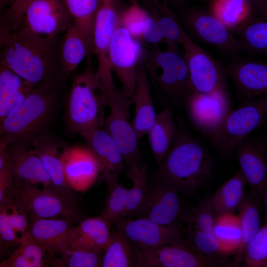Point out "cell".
<instances>
[{"label": "cell", "mask_w": 267, "mask_h": 267, "mask_svg": "<svg viewBox=\"0 0 267 267\" xmlns=\"http://www.w3.org/2000/svg\"><path fill=\"white\" fill-rule=\"evenodd\" d=\"M227 265L226 259L201 254L186 243L161 245L146 255L137 258L136 267H219Z\"/></svg>", "instance_id": "d6986e66"}, {"label": "cell", "mask_w": 267, "mask_h": 267, "mask_svg": "<svg viewBox=\"0 0 267 267\" xmlns=\"http://www.w3.org/2000/svg\"><path fill=\"white\" fill-rule=\"evenodd\" d=\"M71 19L62 0H34L27 7L20 27L42 38H56L65 32Z\"/></svg>", "instance_id": "e0dca14e"}, {"label": "cell", "mask_w": 267, "mask_h": 267, "mask_svg": "<svg viewBox=\"0 0 267 267\" xmlns=\"http://www.w3.org/2000/svg\"><path fill=\"white\" fill-rule=\"evenodd\" d=\"M14 0H0V12L4 13Z\"/></svg>", "instance_id": "f5cc1de1"}, {"label": "cell", "mask_w": 267, "mask_h": 267, "mask_svg": "<svg viewBox=\"0 0 267 267\" xmlns=\"http://www.w3.org/2000/svg\"><path fill=\"white\" fill-rule=\"evenodd\" d=\"M132 4H137V0H129Z\"/></svg>", "instance_id": "11a10c76"}, {"label": "cell", "mask_w": 267, "mask_h": 267, "mask_svg": "<svg viewBox=\"0 0 267 267\" xmlns=\"http://www.w3.org/2000/svg\"><path fill=\"white\" fill-rule=\"evenodd\" d=\"M243 267H267V224L261 227L247 244Z\"/></svg>", "instance_id": "60d3db41"}, {"label": "cell", "mask_w": 267, "mask_h": 267, "mask_svg": "<svg viewBox=\"0 0 267 267\" xmlns=\"http://www.w3.org/2000/svg\"><path fill=\"white\" fill-rule=\"evenodd\" d=\"M133 243L138 257L165 244L186 243L180 227L158 224L143 218H121L113 222Z\"/></svg>", "instance_id": "4fadbf2b"}, {"label": "cell", "mask_w": 267, "mask_h": 267, "mask_svg": "<svg viewBox=\"0 0 267 267\" xmlns=\"http://www.w3.org/2000/svg\"><path fill=\"white\" fill-rule=\"evenodd\" d=\"M241 0L243 2H246V3H248L249 2H251V1H252L253 0Z\"/></svg>", "instance_id": "9f6ffc18"}, {"label": "cell", "mask_w": 267, "mask_h": 267, "mask_svg": "<svg viewBox=\"0 0 267 267\" xmlns=\"http://www.w3.org/2000/svg\"><path fill=\"white\" fill-rule=\"evenodd\" d=\"M144 66L159 88L182 104L195 90L183 55L177 49H152L145 53Z\"/></svg>", "instance_id": "8992f818"}, {"label": "cell", "mask_w": 267, "mask_h": 267, "mask_svg": "<svg viewBox=\"0 0 267 267\" xmlns=\"http://www.w3.org/2000/svg\"><path fill=\"white\" fill-rule=\"evenodd\" d=\"M123 11L118 0H99L92 32L93 52L97 60V73L104 87L106 94L115 89L108 58L111 41Z\"/></svg>", "instance_id": "7c38bea8"}, {"label": "cell", "mask_w": 267, "mask_h": 267, "mask_svg": "<svg viewBox=\"0 0 267 267\" xmlns=\"http://www.w3.org/2000/svg\"><path fill=\"white\" fill-rule=\"evenodd\" d=\"M107 106L110 113L104 122V130L114 140L122 155L127 170L143 166L138 145L139 140L128 118L133 100L122 90L116 88L108 96Z\"/></svg>", "instance_id": "52a82bcc"}, {"label": "cell", "mask_w": 267, "mask_h": 267, "mask_svg": "<svg viewBox=\"0 0 267 267\" xmlns=\"http://www.w3.org/2000/svg\"><path fill=\"white\" fill-rule=\"evenodd\" d=\"M261 202L258 197L251 191L248 194L245 193L238 207V216L241 224L242 240L235 254L233 261L228 266L230 267L240 266L244 258L247 244L261 227L259 213Z\"/></svg>", "instance_id": "f546056e"}, {"label": "cell", "mask_w": 267, "mask_h": 267, "mask_svg": "<svg viewBox=\"0 0 267 267\" xmlns=\"http://www.w3.org/2000/svg\"><path fill=\"white\" fill-rule=\"evenodd\" d=\"M47 253L44 247L25 235L17 249L0 262V267H45Z\"/></svg>", "instance_id": "d590c367"}, {"label": "cell", "mask_w": 267, "mask_h": 267, "mask_svg": "<svg viewBox=\"0 0 267 267\" xmlns=\"http://www.w3.org/2000/svg\"><path fill=\"white\" fill-rule=\"evenodd\" d=\"M33 0H14L4 12V17L12 32L20 28L25 11Z\"/></svg>", "instance_id": "7dc6e473"}, {"label": "cell", "mask_w": 267, "mask_h": 267, "mask_svg": "<svg viewBox=\"0 0 267 267\" xmlns=\"http://www.w3.org/2000/svg\"><path fill=\"white\" fill-rule=\"evenodd\" d=\"M161 14L154 16L163 39L168 44V49H177L180 44L181 31L180 26L175 15L166 8L162 9Z\"/></svg>", "instance_id": "7bdbcfd3"}, {"label": "cell", "mask_w": 267, "mask_h": 267, "mask_svg": "<svg viewBox=\"0 0 267 267\" xmlns=\"http://www.w3.org/2000/svg\"><path fill=\"white\" fill-rule=\"evenodd\" d=\"M63 86L45 84L32 89L0 123V139L7 147L31 149L53 134Z\"/></svg>", "instance_id": "7a4b0ae2"}, {"label": "cell", "mask_w": 267, "mask_h": 267, "mask_svg": "<svg viewBox=\"0 0 267 267\" xmlns=\"http://www.w3.org/2000/svg\"><path fill=\"white\" fill-rule=\"evenodd\" d=\"M178 131L172 111L167 105L157 114L148 131L149 142L154 159L158 166L173 145Z\"/></svg>", "instance_id": "83f0119b"}, {"label": "cell", "mask_w": 267, "mask_h": 267, "mask_svg": "<svg viewBox=\"0 0 267 267\" xmlns=\"http://www.w3.org/2000/svg\"><path fill=\"white\" fill-rule=\"evenodd\" d=\"M59 43V37L42 38L20 27L0 50V62L33 88L63 86L68 75L60 60Z\"/></svg>", "instance_id": "6da1fadb"}, {"label": "cell", "mask_w": 267, "mask_h": 267, "mask_svg": "<svg viewBox=\"0 0 267 267\" xmlns=\"http://www.w3.org/2000/svg\"><path fill=\"white\" fill-rule=\"evenodd\" d=\"M76 222L68 219H38L31 221L26 235L53 256L60 254L65 240Z\"/></svg>", "instance_id": "d4e9b609"}, {"label": "cell", "mask_w": 267, "mask_h": 267, "mask_svg": "<svg viewBox=\"0 0 267 267\" xmlns=\"http://www.w3.org/2000/svg\"><path fill=\"white\" fill-rule=\"evenodd\" d=\"M246 183V178L239 169L210 195L211 206L216 217L233 213L238 209L245 194L244 187Z\"/></svg>", "instance_id": "1f68e13d"}, {"label": "cell", "mask_w": 267, "mask_h": 267, "mask_svg": "<svg viewBox=\"0 0 267 267\" xmlns=\"http://www.w3.org/2000/svg\"><path fill=\"white\" fill-rule=\"evenodd\" d=\"M141 39L148 44H155L163 40L157 20L154 16L148 14L146 17Z\"/></svg>", "instance_id": "c3c4849f"}, {"label": "cell", "mask_w": 267, "mask_h": 267, "mask_svg": "<svg viewBox=\"0 0 267 267\" xmlns=\"http://www.w3.org/2000/svg\"><path fill=\"white\" fill-rule=\"evenodd\" d=\"M180 44L183 47V56L195 89L202 93H219L231 96L224 65L198 45L182 28Z\"/></svg>", "instance_id": "ba28073f"}, {"label": "cell", "mask_w": 267, "mask_h": 267, "mask_svg": "<svg viewBox=\"0 0 267 267\" xmlns=\"http://www.w3.org/2000/svg\"><path fill=\"white\" fill-rule=\"evenodd\" d=\"M73 21L84 33L92 47V32L99 0H62Z\"/></svg>", "instance_id": "8d00e7d4"}, {"label": "cell", "mask_w": 267, "mask_h": 267, "mask_svg": "<svg viewBox=\"0 0 267 267\" xmlns=\"http://www.w3.org/2000/svg\"><path fill=\"white\" fill-rule=\"evenodd\" d=\"M213 232L219 248L225 257L235 254L242 240L239 219L233 213L216 217Z\"/></svg>", "instance_id": "e575fe53"}, {"label": "cell", "mask_w": 267, "mask_h": 267, "mask_svg": "<svg viewBox=\"0 0 267 267\" xmlns=\"http://www.w3.org/2000/svg\"><path fill=\"white\" fill-rule=\"evenodd\" d=\"M33 88L0 62V123Z\"/></svg>", "instance_id": "4dcf8cb0"}, {"label": "cell", "mask_w": 267, "mask_h": 267, "mask_svg": "<svg viewBox=\"0 0 267 267\" xmlns=\"http://www.w3.org/2000/svg\"><path fill=\"white\" fill-rule=\"evenodd\" d=\"M233 154L251 191L267 206V134L247 136L236 146Z\"/></svg>", "instance_id": "9a60e30c"}, {"label": "cell", "mask_w": 267, "mask_h": 267, "mask_svg": "<svg viewBox=\"0 0 267 267\" xmlns=\"http://www.w3.org/2000/svg\"><path fill=\"white\" fill-rule=\"evenodd\" d=\"M67 145L53 134L39 142L32 149L41 159L55 190L65 197L77 202L76 191L70 187L64 174L62 156Z\"/></svg>", "instance_id": "7402d4cb"}, {"label": "cell", "mask_w": 267, "mask_h": 267, "mask_svg": "<svg viewBox=\"0 0 267 267\" xmlns=\"http://www.w3.org/2000/svg\"><path fill=\"white\" fill-rule=\"evenodd\" d=\"M0 239L9 248L18 245L22 239L15 231L8 206L0 209Z\"/></svg>", "instance_id": "bcb514c9"}, {"label": "cell", "mask_w": 267, "mask_h": 267, "mask_svg": "<svg viewBox=\"0 0 267 267\" xmlns=\"http://www.w3.org/2000/svg\"><path fill=\"white\" fill-rule=\"evenodd\" d=\"M228 60L224 67L237 98L243 100L267 95V62L241 54Z\"/></svg>", "instance_id": "ffe728a7"}, {"label": "cell", "mask_w": 267, "mask_h": 267, "mask_svg": "<svg viewBox=\"0 0 267 267\" xmlns=\"http://www.w3.org/2000/svg\"><path fill=\"white\" fill-rule=\"evenodd\" d=\"M174 0V1H180V0Z\"/></svg>", "instance_id": "6f0895ef"}, {"label": "cell", "mask_w": 267, "mask_h": 267, "mask_svg": "<svg viewBox=\"0 0 267 267\" xmlns=\"http://www.w3.org/2000/svg\"><path fill=\"white\" fill-rule=\"evenodd\" d=\"M213 167L206 146L181 125L173 145L153 174L188 197L210 180Z\"/></svg>", "instance_id": "3957f363"}, {"label": "cell", "mask_w": 267, "mask_h": 267, "mask_svg": "<svg viewBox=\"0 0 267 267\" xmlns=\"http://www.w3.org/2000/svg\"><path fill=\"white\" fill-rule=\"evenodd\" d=\"M107 185L105 206L100 216L109 223L123 217L129 189L122 185L119 178L105 180Z\"/></svg>", "instance_id": "ab89813d"}, {"label": "cell", "mask_w": 267, "mask_h": 267, "mask_svg": "<svg viewBox=\"0 0 267 267\" xmlns=\"http://www.w3.org/2000/svg\"><path fill=\"white\" fill-rule=\"evenodd\" d=\"M109 224L100 216L82 219L70 230L62 251L71 249L104 251L109 240Z\"/></svg>", "instance_id": "cb8c5ba5"}, {"label": "cell", "mask_w": 267, "mask_h": 267, "mask_svg": "<svg viewBox=\"0 0 267 267\" xmlns=\"http://www.w3.org/2000/svg\"><path fill=\"white\" fill-rule=\"evenodd\" d=\"M7 153L15 182L41 184L42 187L55 191L41 159L32 148L7 147Z\"/></svg>", "instance_id": "603a6c76"}, {"label": "cell", "mask_w": 267, "mask_h": 267, "mask_svg": "<svg viewBox=\"0 0 267 267\" xmlns=\"http://www.w3.org/2000/svg\"><path fill=\"white\" fill-rule=\"evenodd\" d=\"M62 158L66 181L75 191L89 189L101 174L99 163L88 146L68 145Z\"/></svg>", "instance_id": "44dd1931"}, {"label": "cell", "mask_w": 267, "mask_h": 267, "mask_svg": "<svg viewBox=\"0 0 267 267\" xmlns=\"http://www.w3.org/2000/svg\"><path fill=\"white\" fill-rule=\"evenodd\" d=\"M104 251L64 249L60 254L62 265L68 267H102Z\"/></svg>", "instance_id": "b9f144b4"}, {"label": "cell", "mask_w": 267, "mask_h": 267, "mask_svg": "<svg viewBox=\"0 0 267 267\" xmlns=\"http://www.w3.org/2000/svg\"><path fill=\"white\" fill-rule=\"evenodd\" d=\"M135 267V251L130 240L116 227L110 231L104 250L102 267Z\"/></svg>", "instance_id": "836d02e7"}, {"label": "cell", "mask_w": 267, "mask_h": 267, "mask_svg": "<svg viewBox=\"0 0 267 267\" xmlns=\"http://www.w3.org/2000/svg\"><path fill=\"white\" fill-rule=\"evenodd\" d=\"M241 101L209 139L225 156H232L237 144L261 126L267 115V95Z\"/></svg>", "instance_id": "5b68a950"}, {"label": "cell", "mask_w": 267, "mask_h": 267, "mask_svg": "<svg viewBox=\"0 0 267 267\" xmlns=\"http://www.w3.org/2000/svg\"><path fill=\"white\" fill-rule=\"evenodd\" d=\"M210 195L206 196L190 212H185L182 222L187 226L184 240L189 246L201 254L212 258L225 259L214 234L216 216L211 206Z\"/></svg>", "instance_id": "ac0fdd59"}, {"label": "cell", "mask_w": 267, "mask_h": 267, "mask_svg": "<svg viewBox=\"0 0 267 267\" xmlns=\"http://www.w3.org/2000/svg\"><path fill=\"white\" fill-rule=\"evenodd\" d=\"M145 55L139 40L133 36L120 20L110 44L109 63L111 72L122 85V90L130 98L134 95L137 68Z\"/></svg>", "instance_id": "8fae6325"}, {"label": "cell", "mask_w": 267, "mask_h": 267, "mask_svg": "<svg viewBox=\"0 0 267 267\" xmlns=\"http://www.w3.org/2000/svg\"><path fill=\"white\" fill-rule=\"evenodd\" d=\"M127 175L133 186L129 189L128 200L123 218H137L146 195L148 176L147 164L127 170Z\"/></svg>", "instance_id": "74e56055"}, {"label": "cell", "mask_w": 267, "mask_h": 267, "mask_svg": "<svg viewBox=\"0 0 267 267\" xmlns=\"http://www.w3.org/2000/svg\"><path fill=\"white\" fill-rule=\"evenodd\" d=\"M15 183V199L27 214L30 222L38 219H68L76 222L82 220L77 202L49 188Z\"/></svg>", "instance_id": "30bf717a"}, {"label": "cell", "mask_w": 267, "mask_h": 267, "mask_svg": "<svg viewBox=\"0 0 267 267\" xmlns=\"http://www.w3.org/2000/svg\"><path fill=\"white\" fill-rule=\"evenodd\" d=\"M231 32L239 41L243 52L267 56V21L253 17Z\"/></svg>", "instance_id": "d6a6232c"}, {"label": "cell", "mask_w": 267, "mask_h": 267, "mask_svg": "<svg viewBox=\"0 0 267 267\" xmlns=\"http://www.w3.org/2000/svg\"><path fill=\"white\" fill-rule=\"evenodd\" d=\"M148 13L138 4H132L122 13L120 22L136 39H141L145 19Z\"/></svg>", "instance_id": "ee69618b"}, {"label": "cell", "mask_w": 267, "mask_h": 267, "mask_svg": "<svg viewBox=\"0 0 267 267\" xmlns=\"http://www.w3.org/2000/svg\"><path fill=\"white\" fill-rule=\"evenodd\" d=\"M9 248L0 239V262L5 258Z\"/></svg>", "instance_id": "db71d44e"}, {"label": "cell", "mask_w": 267, "mask_h": 267, "mask_svg": "<svg viewBox=\"0 0 267 267\" xmlns=\"http://www.w3.org/2000/svg\"><path fill=\"white\" fill-rule=\"evenodd\" d=\"M16 185L8 164L0 171V209L10 205L15 198Z\"/></svg>", "instance_id": "f6af8a7d"}, {"label": "cell", "mask_w": 267, "mask_h": 267, "mask_svg": "<svg viewBox=\"0 0 267 267\" xmlns=\"http://www.w3.org/2000/svg\"><path fill=\"white\" fill-rule=\"evenodd\" d=\"M90 65L74 78L65 114L67 131L85 139L93 131L103 128L107 106L103 84Z\"/></svg>", "instance_id": "277c9868"}, {"label": "cell", "mask_w": 267, "mask_h": 267, "mask_svg": "<svg viewBox=\"0 0 267 267\" xmlns=\"http://www.w3.org/2000/svg\"><path fill=\"white\" fill-rule=\"evenodd\" d=\"M259 18L267 21V0H253Z\"/></svg>", "instance_id": "f907efd6"}, {"label": "cell", "mask_w": 267, "mask_h": 267, "mask_svg": "<svg viewBox=\"0 0 267 267\" xmlns=\"http://www.w3.org/2000/svg\"><path fill=\"white\" fill-rule=\"evenodd\" d=\"M184 213L179 193L171 184L153 174L150 180L148 178L146 195L137 217L180 227L179 221L182 222Z\"/></svg>", "instance_id": "5bb4252c"}, {"label": "cell", "mask_w": 267, "mask_h": 267, "mask_svg": "<svg viewBox=\"0 0 267 267\" xmlns=\"http://www.w3.org/2000/svg\"><path fill=\"white\" fill-rule=\"evenodd\" d=\"M7 148V146L0 139V171L8 163Z\"/></svg>", "instance_id": "816d5d0a"}, {"label": "cell", "mask_w": 267, "mask_h": 267, "mask_svg": "<svg viewBox=\"0 0 267 267\" xmlns=\"http://www.w3.org/2000/svg\"><path fill=\"white\" fill-rule=\"evenodd\" d=\"M88 147L96 158L104 179L119 177L126 168L117 145L104 128L97 129L86 139Z\"/></svg>", "instance_id": "4316f807"}, {"label": "cell", "mask_w": 267, "mask_h": 267, "mask_svg": "<svg viewBox=\"0 0 267 267\" xmlns=\"http://www.w3.org/2000/svg\"><path fill=\"white\" fill-rule=\"evenodd\" d=\"M182 104L192 125L208 139L232 109L230 96L196 90L188 96Z\"/></svg>", "instance_id": "2e32d148"}, {"label": "cell", "mask_w": 267, "mask_h": 267, "mask_svg": "<svg viewBox=\"0 0 267 267\" xmlns=\"http://www.w3.org/2000/svg\"><path fill=\"white\" fill-rule=\"evenodd\" d=\"M59 43V55L66 73L75 71L83 60L92 52V47L87 38L72 21L63 33Z\"/></svg>", "instance_id": "f1b7e54d"}, {"label": "cell", "mask_w": 267, "mask_h": 267, "mask_svg": "<svg viewBox=\"0 0 267 267\" xmlns=\"http://www.w3.org/2000/svg\"><path fill=\"white\" fill-rule=\"evenodd\" d=\"M3 14L0 12V50L6 44L12 32Z\"/></svg>", "instance_id": "681fc988"}, {"label": "cell", "mask_w": 267, "mask_h": 267, "mask_svg": "<svg viewBox=\"0 0 267 267\" xmlns=\"http://www.w3.org/2000/svg\"><path fill=\"white\" fill-rule=\"evenodd\" d=\"M212 12L231 31L253 17L247 3L239 0H215Z\"/></svg>", "instance_id": "f35d334b"}, {"label": "cell", "mask_w": 267, "mask_h": 267, "mask_svg": "<svg viewBox=\"0 0 267 267\" xmlns=\"http://www.w3.org/2000/svg\"><path fill=\"white\" fill-rule=\"evenodd\" d=\"M179 23L192 41L213 47L228 59L243 52L236 37L212 12L189 9Z\"/></svg>", "instance_id": "9c48e42d"}, {"label": "cell", "mask_w": 267, "mask_h": 267, "mask_svg": "<svg viewBox=\"0 0 267 267\" xmlns=\"http://www.w3.org/2000/svg\"><path fill=\"white\" fill-rule=\"evenodd\" d=\"M132 99L134 106L132 124L139 141L147 134L157 115L151 94L149 76L143 62L137 68L135 88Z\"/></svg>", "instance_id": "484cf974"}]
</instances>
